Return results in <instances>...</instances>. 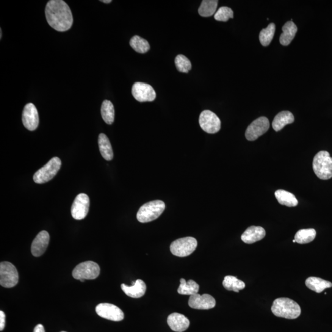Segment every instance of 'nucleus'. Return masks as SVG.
<instances>
[{"label": "nucleus", "instance_id": "nucleus-1", "mask_svg": "<svg viewBox=\"0 0 332 332\" xmlns=\"http://www.w3.org/2000/svg\"><path fill=\"white\" fill-rule=\"evenodd\" d=\"M45 15L49 26L57 31H67L73 26L70 8L63 0H51L47 3Z\"/></svg>", "mask_w": 332, "mask_h": 332}, {"label": "nucleus", "instance_id": "nucleus-2", "mask_svg": "<svg viewBox=\"0 0 332 332\" xmlns=\"http://www.w3.org/2000/svg\"><path fill=\"white\" fill-rule=\"evenodd\" d=\"M271 311L276 317L295 319L300 316L301 310L300 305L291 299L279 298L273 301Z\"/></svg>", "mask_w": 332, "mask_h": 332}, {"label": "nucleus", "instance_id": "nucleus-3", "mask_svg": "<svg viewBox=\"0 0 332 332\" xmlns=\"http://www.w3.org/2000/svg\"><path fill=\"white\" fill-rule=\"evenodd\" d=\"M165 209L164 201L155 200L143 204L137 212V218L140 223H148L158 218Z\"/></svg>", "mask_w": 332, "mask_h": 332}, {"label": "nucleus", "instance_id": "nucleus-4", "mask_svg": "<svg viewBox=\"0 0 332 332\" xmlns=\"http://www.w3.org/2000/svg\"><path fill=\"white\" fill-rule=\"evenodd\" d=\"M312 166L315 174L319 179L328 180L331 178L332 157L328 152L322 151L315 155Z\"/></svg>", "mask_w": 332, "mask_h": 332}, {"label": "nucleus", "instance_id": "nucleus-5", "mask_svg": "<svg viewBox=\"0 0 332 332\" xmlns=\"http://www.w3.org/2000/svg\"><path fill=\"white\" fill-rule=\"evenodd\" d=\"M62 165L61 160L54 157L49 160L48 164L38 170L33 176V181L37 184H44L53 179Z\"/></svg>", "mask_w": 332, "mask_h": 332}, {"label": "nucleus", "instance_id": "nucleus-6", "mask_svg": "<svg viewBox=\"0 0 332 332\" xmlns=\"http://www.w3.org/2000/svg\"><path fill=\"white\" fill-rule=\"evenodd\" d=\"M99 266L96 262L87 261L77 265L73 271V276L77 280H92L100 274Z\"/></svg>", "mask_w": 332, "mask_h": 332}, {"label": "nucleus", "instance_id": "nucleus-7", "mask_svg": "<svg viewBox=\"0 0 332 332\" xmlns=\"http://www.w3.org/2000/svg\"><path fill=\"white\" fill-rule=\"evenodd\" d=\"M197 245L198 242L195 238L187 237L174 240L170 245V250L174 256L184 257L192 254Z\"/></svg>", "mask_w": 332, "mask_h": 332}, {"label": "nucleus", "instance_id": "nucleus-8", "mask_svg": "<svg viewBox=\"0 0 332 332\" xmlns=\"http://www.w3.org/2000/svg\"><path fill=\"white\" fill-rule=\"evenodd\" d=\"M19 275L15 265L8 262L0 264V285L5 288L15 287L18 283Z\"/></svg>", "mask_w": 332, "mask_h": 332}, {"label": "nucleus", "instance_id": "nucleus-9", "mask_svg": "<svg viewBox=\"0 0 332 332\" xmlns=\"http://www.w3.org/2000/svg\"><path fill=\"white\" fill-rule=\"evenodd\" d=\"M199 123L201 129L208 134H215L221 129L220 118L210 110H204L199 115Z\"/></svg>", "mask_w": 332, "mask_h": 332}, {"label": "nucleus", "instance_id": "nucleus-10", "mask_svg": "<svg viewBox=\"0 0 332 332\" xmlns=\"http://www.w3.org/2000/svg\"><path fill=\"white\" fill-rule=\"evenodd\" d=\"M132 94L134 98L140 102H153L156 98V91L147 83H134L132 88Z\"/></svg>", "mask_w": 332, "mask_h": 332}, {"label": "nucleus", "instance_id": "nucleus-11", "mask_svg": "<svg viewBox=\"0 0 332 332\" xmlns=\"http://www.w3.org/2000/svg\"><path fill=\"white\" fill-rule=\"evenodd\" d=\"M96 313L104 319L120 322L124 317L123 312L118 307L110 303H100L96 308Z\"/></svg>", "mask_w": 332, "mask_h": 332}, {"label": "nucleus", "instance_id": "nucleus-12", "mask_svg": "<svg viewBox=\"0 0 332 332\" xmlns=\"http://www.w3.org/2000/svg\"><path fill=\"white\" fill-rule=\"evenodd\" d=\"M270 127L268 118L262 116L254 120L248 126L245 132L246 138L248 141H254L267 132Z\"/></svg>", "mask_w": 332, "mask_h": 332}, {"label": "nucleus", "instance_id": "nucleus-13", "mask_svg": "<svg viewBox=\"0 0 332 332\" xmlns=\"http://www.w3.org/2000/svg\"><path fill=\"white\" fill-rule=\"evenodd\" d=\"M90 208V198L85 193L79 194L71 207V215L74 219L81 220L87 217Z\"/></svg>", "mask_w": 332, "mask_h": 332}, {"label": "nucleus", "instance_id": "nucleus-14", "mask_svg": "<svg viewBox=\"0 0 332 332\" xmlns=\"http://www.w3.org/2000/svg\"><path fill=\"white\" fill-rule=\"evenodd\" d=\"M24 126L29 131H33L37 129L39 124V116L37 108L32 103L25 106L22 117Z\"/></svg>", "mask_w": 332, "mask_h": 332}, {"label": "nucleus", "instance_id": "nucleus-15", "mask_svg": "<svg viewBox=\"0 0 332 332\" xmlns=\"http://www.w3.org/2000/svg\"><path fill=\"white\" fill-rule=\"evenodd\" d=\"M188 305L193 309L208 310L214 308L216 301L212 296L209 294L195 295L190 296L188 300Z\"/></svg>", "mask_w": 332, "mask_h": 332}, {"label": "nucleus", "instance_id": "nucleus-16", "mask_svg": "<svg viewBox=\"0 0 332 332\" xmlns=\"http://www.w3.org/2000/svg\"><path fill=\"white\" fill-rule=\"evenodd\" d=\"M50 239L49 234L46 231H42L39 233L33 240L31 246V253L33 256H42L48 248Z\"/></svg>", "mask_w": 332, "mask_h": 332}, {"label": "nucleus", "instance_id": "nucleus-17", "mask_svg": "<svg viewBox=\"0 0 332 332\" xmlns=\"http://www.w3.org/2000/svg\"><path fill=\"white\" fill-rule=\"evenodd\" d=\"M167 323L172 330L183 332L187 330L190 326V321L185 315L179 313H173L169 315Z\"/></svg>", "mask_w": 332, "mask_h": 332}, {"label": "nucleus", "instance_id": "nucleus-18", "mask_svg": "<svg viewBox=\"0 0 332 332\" xmlns=\"http://www.w3.org/2000/svg\"><path fill=\"white\" fill-rule=\"evenodd\" d=\"M132 286H128L124 284L121 285L123 291L129 297L134 298L142 297L146 291V285L142 279H137L132 282Z\"/></svg>", "mask_w": 332, "mask_h": 332}, {"label": "nucleus", "instance_id": "nucleus-19", "mask_svg": "<svg viewBox=\"0 0 332 332\" xmlns=\"http://www.w3.org/2000/svg\"><path fill=\"white\" fill-rule=\"evenodd\" d=\"M265 235V230L262 227L252 226L243 232L241 239L243 242L252 244L264 239Z\"/></svg>", "mask_w": 332, "mask_h": 332}, {"label": "nucleus", "instance_id": "nucleus-20", "mask_svg": "<svg viewBox=\"0 0 332 332\" xmlns=\"http://www.w3.org/2000/svg\"><path fill=\"white\" fill-rule=\"evenodd\" d=\"M294 120V116L291 112L289 111H282L274 118L272 127L275 131H280L287 124L293 123Z\"/></svg>", "mask_w": 332, "mask_h": 332}, {"label": "nucleus", "instance_id": "nucleus-21", "mask_svg": "<svg viewBox=\"0 0 332 332\" xmlns=\"http://www.w3.org/2000/svg\"><path fill=\"white\" fill-rule=\"evenodd\" d=\"M282 33L279 38L280 43L283 46H288L294 38L297 32V27L292 21H288L282 27Z\"/></svg>", "mask_w": 332, "mask_h": 332}, {"label": "nucleus", "instance_id": "nucleus-22", "mask_svg": "<svg viewBox=\"0 0 332 332\" xmlns=\"http://www.w3.org/2000/svg\"><path fill=\"white\" fill-rule=\"evenodd\" d=\"M305 284L310 290L316 293H321L328 288L332 287V283L324 279L316 277H310L306 279Z\"/></svg>", "mask_w": 332, "mask_h": 332}, {"label": "nucleus", "instance_id": "nucleus-23", "mask_svg": "<svg viewBox=\"0 0 332 332\" xmlns=\"http://www.w3.org/2000/svg\"><path fill=\"white\" fill-rule=\"evenodd\" d=\"M98 145L100 153L102 156L106 160L113 159V152L109 138L104 134L99 135Z\"/></svg>", "mask_w": 332, "mask_h": 332}, {"label": "nucleus", "instance_id": "nucleus-24", "mask_svg": "<svg viewBox=\"0 0 332 332\" xmlns=\"http://www.w3.org/2000/svg\"><path fill=\"white\" fill-rule=\"evenodd\" d=\"M275 195L278 203L283 206L295 207L298 205V202L295 195L286 190H277Z\"/></svg>", "mask_w": 332, "mask_h": 332}, {"label": "nucleus", "instance_id": "nucleus-25", "mask_svg": "<svg viewBox=\"0 0 332 332\" xmlns=\"http://www.w3.org/2000/svg\"><path fill=\"white\" fill-rule=\"evenodd\" d=\"M180 282L181 284L177 289V292L179 294L192 296L198 293L199 286L195 281L190 279L186 282L185 279L181 278L180 279Z\"/></svg>", "mask_w": 332, "mask_h": 332}, {"label": "nucleus", "instance_id": "nucleus-26", "mask_svg": "<svg viewBox=\"0 0 332 332\" xmlns=\"http://www.w3.org/2000/svg\"><path fill=\"white\" fill-rule=\"evenodd\" d=\"M223 286L229 291L239 292L245 287V284L236 277L226 276L223 281Z\"/></svg>", "mask_w": 332, "mask_h": 332}, {"label": "nucleus", "instance_id": "nucleus-27", "mask_svg": "<svg viewBox=\"0 0 332 332\" xmlns=\"http://www.w3.org/2000/svg\"><path fill=\"white\" fill-rule=\"evenodd\" d=\"M101 115L107 124H112L115 120V109L112 102L105 100L101 106Z\"/></svg>", "mask_w": 332, "mask_h": 332}, {"label": "nucleus", "instance_id": "nucleus-28", "mask_svg": "<svg viewBox=\"0 0 332 332\" xmlns=\"http://www.w3.org/2000/svg\"><path fill=\"white\" fill-rule=\"evenodd\" d=\"M316 236V231L314 229H301L296 233L295 240L300 244H306L313 241Z\"/></svg>", "mask_w": 332, "mask_h": 332}, {"label": "nucleus", "instance_id": "nucleus-29", "mask_svg": "<svg viewBox=\"0 0 332 332\" xmlns=\"http://www.w3.org/2000/svg\"><path fill=\"white\" fill-rule=\"evenodd\" d=\"M130 45L138 53L145 54L150 49V45L145 39L135 35L130 40Z\"/></svg>", "mask_w": 332, "mask_h": 332}, {"label": "nucleus", "instance_id": "nucleus-30", "mask_svg": "<svg viewBox=\"0 0 332 332\" xmlns=\"http://www.w3.org/2000/svg\"><path fill=\"white\" fill-rule=\"evenodd\" d=\"M218 3L217 0H203L198 9L199 15L203 17H209L214 15Z\"/></svg>", "mask_w": 332, "mask_h": 332}, {"label": "nucleus", "instance_id": "nucleus-31", "mask_svg": "<svg viewBox=\"0 0 332 332\" xmlns=\"http://www.w3.org/2000/svg\"><path fill=\"white\" fill-rule=\"evenodd\" d=\"M275 24L271 23L266 29H262L260 32L259 40L262 46H268L272 41L275 35Z\"/></svg>", "mask_w": 332, "mask_h": 332}, {"label": "nucleus", "instance_id": "nucleus-32", "mask_svg": "<svg viewBox=\"0 0 332 332\" xmlns=\"http://www.w3.org/2000/svg\"><path fill=\"white\" fill-rule=\"evenodd\" d=\"M175 65L177 70L181 73H188L192 69V63L184 55H178L175 59Z\"/></svg>", "mask_w": 332, "mask_h": 332}, {"label": "nucleus", "instance_id": "nucleus-33", "mask_svg": "<svg viewBox=\"0 0 332 332\" xmlns=\"http://www.w3.org/2000/svg\"><path fill=\"white\" fill-rule=\"evenodd\" d=\"M234 18V12L231 8L227 7H220L215 13L214 18L218 21L226 22Z\"/></svg>", "mask_w": 332, "mask_h": 332}, {"label": "nucleus", "instance_id": "nucleus-34", "mask_svg": "<svg viewBox=\"0 0 332 332\" xmlns=\"http://www.w3.org/2000/svg\"><path fill=\"white\" fill-rule=\"evenodd\" d=\"M5 314L2 311H0V330L3 331L5 326Z\"/></svg>", "mask_w": 332, "mask_h": 332}, {"label": "nucleus", "instance_id": "nucleus-35", "mask_svg": "<svg viewBox=\"0 0 332 332\" xmlns=\"http://www.w3.org/2000/svg\"><path fill=\"white\" fill-rule=\"evenodd\" d=\"M33 332H45L44 326L41 324H38L35 326Z\"/></svg>", "mask_w": 332, "mask_h": 332}, {"label": "nucleus", "instance_id": "nucleus-36", "mask_svg": "<svg viewBox=\"0 0 332 332\" xmlns=\"http://www.w3.org/2000/svg\"><path fill=\"white\" fill-rule=\"evenodd\" d=\"M101 2H103V3H105V4H109V3L112 2V1H111V0H108V1H107H107H106V0H102V1H101Z\"/></svg>", "mask_w": 332, "mask_h": 332}, {"label": "nucleus", "instance_id": "nucleus-37", "mask_svg": "<svg viewBox=\"0 0 332 332\" xmlns=\"http://www.w3.org/2000/svg\"><path fill=\"white\" fill-rule=\"evenodd\" d=\"M2 30H1V37H0V38L2 39Z\"/></svg>", "mask_w": 332, "mask_h": 332}, {"label": "nucleus", "instance_id": "nucleus-38", "mask_svg": "<svg viewBox=\"0 0 332 332\" xmlns=\"http://www.w3.org/2000/svg\"><path fill=\"white\" fill-rule=\"evenodd\" d=\"M293 242H294V243L296 242L295 239L293 240Z\"/></svg>", "mask_w": 332, "mask_h": 332}, {"label": "nucleus", "instance_id": "nucleus-39", "mask_svg": "<svg viewBox=\"0 0 332 332\" xmlns=\"http://www.w3.org/2000/svg\"><path fill=\"white\" fill-rule=\"evenodd\" d=\"M62 332H66V331H62Z\"/></svg>", "mask_w": 332, "mask_h": 332}]
</instances>
